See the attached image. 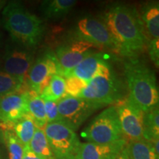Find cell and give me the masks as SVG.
Segmentation results:
<instances>
[{
    "label": "cell",
    "mask_w": 159,
    "mask_h": 159,
    "mask_svg": "<svg viewBox=\"0 0 159 159\" xmlns=\"http://www.w3.org/2000/svg\"><path fill=\"white\" fill-rule=\"evenodd\" d=\"M53 75L62 76V70L54 52L48 49L35 59L28 74L26 76V83L30 90L37 93L39 87L44 80L47 77Z\"/></svg>",
    "instance_id": "12"
},
{
    "label": "cell",
    "mask_w": 159,
    "mask_h": 159,
    "mask_svg": "<svg viewBox=\"0 0 159 159\" xmlns=\"http://www.w3.org/2000/svg\"><path fill=\"white\" fill-rule=\"evenodd\" d=\"M29 148L41 159H55L47 142L44 131L42 129L35 128L34 135L30 143Z\"/></svg>",
    "instance_id": "21"
},
{
    "label": "cell",
    "mask_w": 159,
    "mask_h": 159,
    "mask_svg": "<svg viewBox=\"0 0 159 159\" xmlns=\"http://www.w3.org/2000/svg\"><path fill=\"white\" fill-rule=\"evenodd\" d=\"M110 55L102 52H96L81 61L74 69L67 74V77L74 76L83 80L86 83L90 82L97 75L103 66L108 63Z\"/></svg>",
    "instance_id": "15"
},
{
    "label": "cell",
    "mask_w": 159,
    "mask_h": 159,
    "mask_svg": "<svg viewBox=\"0 0 159 159\" xmlns=\"http://www.w3.org/2000/svg\"><path fill=\"white\" fill-rule=\"evenodd\" d=\"M22 159H41L40 157L35 154L30 150V148L28 147H25L24 148V152H23V157Z\"/></svg>",
    "instance_id": "29"
},
{
    "label": "cell",
    "mask_w": 159,
    "mask_h": 159,
    "mask_svg": "<svg viewBox=\"0 0 159 159\" xmlns=\"http://www.w3.org/2000/svg\"><path fill=\"white\" fill-rule=\"evenodd\" d=\"M141 20L144 26L145 33L156 39L159 38V5L158 2H149L142 6L141 10Z\"/></svg>",
    "instance_id": "17"
},
{
    "label": "cell",
    "mask_w": 159,
    "mask_h": 159,
    "mask_svg": "<svg viewBox=\"0 0 159 159\" xmlns=\"http://www.w3.org/2000/svg\"><path fill=\"white\" fill-rule=\"evenodd\" d=\"M25 78L16 77L0 71V96L4 97L20 91H26L24 89Z\"/></svg>",
    "instance_id": "22"
},
{
    "label": "cell",
    "mask_w": 159,
    "mask_h": 159,
    "mask_svg": "<svg viewBox=\"0 0 159 159\" xmlns=\"http://www.w3.org/2000/svg\"><path fill=\"white\" fill-rule=\"evenodd\" d=\"M126 97V88L109 62L83 89L79 98H82L101 108L116 104Z\"/></svg>",
    "instance_id": "4"
},
{
    "label": "cell",
    "mask_w": 159,
    "mask_h": 159,
    "mask_svg": "<svg viewBox=\"0 0 159 159\" xmlns=\"http://www.w3.org/2000/svg\"><path fill=\"white\" fill-rule=\"evenodd\" d=\"M2 96H0V101H1V99H2Z\"/></svg>",
    "instance_id": "33"
},
{
    "label": "cell",
    "mask_w": 159,
    "mask_h": 159,
    "mask_svg": "<svg viewBox=\"0 0 159 159\" xmlns=\"http://www.w3.org/2000/svg\"><path fill=\"white\" fill-rule=\"evenodd\" d=\"M2 22L11 41L27 48L35 49L44 37L43 20L30 13L20 2H10L4 7Z\"/></svg>",
    "instance_id": "2"
},
{
    "label": "cell",
    "mask_w": 159,
    "mask_h": 159,
    "mask_svg": "<svg viewBox=\"0 0 159 159\" xmlns=\"http://www.w3.org/2000/svg\"><path fill=\"white\" fill-rule=\"evenodd\" d=\"M88 83L76 77L70 76L65 78V94L72 97H79L83 89Z\"/></svg>",
    "instance_id": "26"
},
{
    "label": "cell",
    "mask_w": 159,
    "mask_h": 159,
    "mask_svg": "<svg viewBox=\"0 0 159 159\" xmlns=\"http://www.w3.org/2000/svg\"><path fill=\"white\" fill-rule=\"evenodd\" d=\"M0 42H1V34H0Z\"/></svg>",
    "instance_id": "34"
},
{
    "label": "cell",
    "mask_w": 159,
    "mask_h": 159,
    "mask_svg": "<svg viewBox=\"0 0 159 159\" xmlns=\"http://www.w3.org/2000/svg\"><path fill=\"white\" fill-rule=\"evenodd\" d=\"M125 148L130 159H159L152 143L144 139L127 142Z\"/></svg>",
    "instance_id": "19"
},
{
    "label": "cell",
    "mask_w": 159,
    "mask_h": 159,
    "mask_svg": "<svg viewBox=\"0 0 159 159\" xmlns=\"http://www.w3.org/2000/svg\"><path fill=\"white\" fill-rule=\"evenodd\" d=\"M65 94V78L61 75H53L48 86L40 97L43 100L57 102Z\"/></svg>",
    "instance_id": "24"
},
{
    "label": "cell",
    "mask_w": 159,
    "mask_h": 159,
    "mask_svg": "<svg viewBox=\"0 0 159 159\" xmlns=\"http://www.w3.org/2000/svg\"><path fill=\"white\" fill-rule=\"evenodd\" d=\"M28 114L30 115L35 127L43 130L47 124L44 101L34 91H28Z\"/></svg>",
    "instance_id": "18"
},
{
    "label": "cell",
    "mask_w": 159,
    "mask_h": 159,
    "mask_svg": "<svg viewBox=\"0 0 159 159\" xmlns=\"http://www.w3.org/2000/svg\"><path fill=\"white\" fill-rule=\"evenodd\" d=\"M0 159H4V158H3V155H2V152L1 150H0Z\"/></svg>",
    "instance_id": "32"
},
{
    "label": "cell",
    "mask_w": 159,
    "mask_h": 159,
    "mask_svg": "<svg viewBox=\"0 0 159 159\" xmlns=\"http://www.w3.org/2000/svg\"><path fill=\"white\" fill-rule=\"evenodd\" d=\"M5 5H6L5 1H0V11H1L2 9L4 8V7H5Z\"/></svg>",
    "instance_id": "31"
},
{
    "label": "cell",
    "mask_w": 159,
    "mask_h": 159,
    "mask_svg": "<svg viewBox=\"0 0 159 159\" xmlns=\"http://www.w3.org/2000/svg\"><path fill=\"white\" fill-rule=\"evenodd\" d=\"M57 105L61 122L75 132L91 114L98 109L102 108L85 99L72 97L65 94L57 101Z\"/></svg>",
    "instance_id": "8"
},
{
    "label": "cell",
    "mask_w": 159,
    "mask_h": 159,
    "mask_svg": "<svg viewBox=\"0 0 159 159\" xmlns=\"http://www.w3.org/2000/svg\"><path fill=\"white\" fill-rule=\"evenodd\" d=\"M3 139L5 141L10 159H22L24 146L20 142L11 128H6L3 133Z\"/></svg>",
    "instance_id": "25"
},
{
    "label": "cell",
    "mask_w": 159,
    "mask_h": 159,
    "mask_svg": "<svg viewBox=\"0 0 159 159\" xmlns=\"http://www.w3.org/2000/svg\"><path fill=\"white\" fill-rule=\"evenodd\" d=\"M100 19L112 37L116 54L134 58L144 52L148 39L136 7L114 3L105 10Z\"/></svg>",
    "instance_id": "1"
},
{
    "label": "cell",
    "mask_w": 159,
    "mask_h": 159,
    "mask_svg": "<svg viewBox=\"0 0 159 159\" xmlns=\"http://www.w3.org/2000/svg\"><path fill=\"white\" fill-rule=\"evenodd\" d=\"M125 139L128 141L144 139V114L129 97H125L114 105ZM127 141V142H128Z\"/></svg>",
    "instance_id": "10"
},
{
    "label": "cell",
    "mask_w": 159,
    "mask_h": 159,
    "mask_svg": "<svg viewBox=\"0 0 159 159\" xmlns=\"http://www.w3.org/2000/svg\"><path fill=\"white\" fill-rule=\"evenodd\" d=\"M43 101H44L45 112L47 123L61 122V117H60L58 110H57V102L47 100Z\"/></svg>",
    "instance_id": "27"
},
{
    "label": "cell",
    "mask_w": 159,
    "mask_h": 159,
    "mask_svg": "<svg viewBox=\"0 0 159 159\" xmlns=\"http://www.w3.org/2000/svg\"><path fill=\"white\" fill-rule=\"evenodd\" d=\"M76 2L74 0H45L41 4L40 11L45 20L57 21L68 15Z\"/></svg>",
    "instance_id": "16"
},
{
    "label": "cell",
    "mask_w": 159,
    "mask_h": 159,
    "mask_svg": "<svg viewBox=\"0 0 159 159\" xmlns=\"http://www.w3.org/2000/svg\"><path fill=\"white\" fill-rule=\"evenodd\" d=\"M124 74L128 97L134 104L143 112L158 106L159 92L156 74L144 60L127 58L124 62Z\"/></svg>",
    "instance_id": "3"
},
{
    "label": "cell",
    "mask_w": 159,
    "mask_h": 159,
    "mask_svg": "<svg viewBox=\"0 0 159 159\" xmlns=\"http://www.w3.org/2000/svg\"><path fill=\"white\" fill-rule=\"evenodd\" d=\"M2 68L7 74L26 78L35 61V49L11 41L6 44Z\"/></svg>",
    "instance_id": "11"
},
{
    "label": "cell",
    "mask_w": 159,
    "mask_h": 159,
    "mask_svg": "<svg viewBox=\"0 0 159 159\" xmlns=\"http://www.w3.org/2000/svg\"><path fill=\"white\" fill-rule=\"evenodd\" d=\"M69 34L71 39L86 41L99 49H107L116 53L112 37L101 19L91 16L81 18L71 27Z\"/></svg>",
    "instance_id": "7"
},
{
    "label": "cell",
    "mask_w": 159,
    "mask_h": 159,
    "mask_svg": "<svg viewBox=\"0 0 159 159\" xmlns=\"http://www.w3.org/2000/svg\"><path fill=\"white\" fill-rule=\"evenodd\" d=\"M0 64H1V62H0Z\"/></svg>",
    "instance_id": "35"
},
{
    "label": "cell",
    "mask_w": 159,
    "mask_h": 159,
    "mask_svg": "<svg viewBox=\"0 0 159 159\" xmlns=\"http://www.w3.org/2000/svg\"><path fill=\"white\" fill-rule=\"evenodd\" d=\"M80 136L87 142L102 144L125 139L116 107H108L95 116L81 131Z\"/></svg>",
    "instance_id": "5"
},
{
    "label": "cell",
    "mask_w": 159,
    "mask_h": 159,
    "mask_svg": "<svg viewBox=\"0 0 159 159\" xmlns=\"http://www.w3.org/2000/svg\"><path fill=\"white\" fill-rule=\"evenodd\" d=\"M159 138V110L158 105L144 112V139L151 141Z\"/></svg>",
    "instance_id": "23"
},
{
    "label": "cell",
    "mask_w": 159,
    "mask_h": 159,
    "mask_svg": "<svg viewBox=\"0 0 159 159\" xmlns=\"http://www.w3.org/2000/svg\"><path fill=\"white\" fill-rule=\"evenodd\" d=\"M28 91L2 97L0 101V121L11 126L28 114Z\"/></svg>",
    "instance_id": "13"
},
{
    "label": "cell",
    "mask_w": 159,
    "mask_h": 159,
    "mask_svg": "<svg viewBox=\"0 0 159 159\" xmlns=\"http://www.w3.org/2000/svg\"><path fill=\"white\" fill-rule=\"evenodd\" d=\"M43 131L55 159H77L81 143L74 130L56 122L47 123Z\"/></svg>",
    "instance_id": "6"
},
{
    "label": "cell",
    "mask_w": 159,
    "mask_h": 159,
    "mask_svg": "<svg viewBox=\"0 0 159 159\" xmlns=\"http://www.w3.org/2000/svg\"><path fill=\"white\" fill-rule=\"evenodd\" d=\"M149 55L151 61L153 62L155 66L158 68L159 66V39H151L147 44Z\"/></svg>",
    "instance_id": "28"
},
{
    "label": "cell",
    "mask_w": 159,
    "mask_h": 159,
    "mask_svg": "<svg viewBox=\"0 0 159 159\" xmlns=\"http://www.w3.org/2000/svg\"><path fill=\"white\" fill-rule=\"evenodd\" d=\"M11 128L24 148L28 147L36 128L30 115L25 114L22 118L12 125Z\"/></svg>",
    "instance_id": "20"
},
{
    "label": "cell",
    "mask_w": 159,
    "mask_h": 159,
    "mask_svg": "<svg viewBox=\"0 0 159 159\" xmlns=\"http://www.w3.org/2000/svg\"><path fill=\"white\" fill-rule=\"evenodd\" d=\"M99 49L96 46L83 41L69 39L57 46L55 56L62 70V77H65L85 57Z\"/></svg>",
    "instance_id": "9"
},
{
    "label": "cell",
    "mask_w": 159,
    "mask_h": 159,
    "mask_svg": "<svg viewBox=\"0 0 159 159\" xmlns=\"http://www.w3.org/2000/svg\"><path fill=\"white\" fill-rule=\"evenodd\" d=\"M115 159H130V158H129V156H128V152H127L126 148H125L124 149H123V150L119 154V156H117Z\"/></svg>",
    "instance_id": "30"
},
{
    "label": "cell",
    "mask_w": 159,
    "mask_h": 159,
    "mask_svg": "<svg viewBox=\"0 0 159 159\" xmlns=\"http://www.w3.org/2000/svg\"><path fill=\"white\" fill-rule=\"evenodd\" d=\"M127 144V140L121 139L109 144L81 143L77 159H115Z\"/></svg>",
    "instance_id": "14"
}]
</instances>
